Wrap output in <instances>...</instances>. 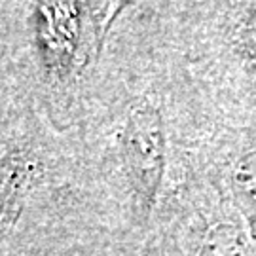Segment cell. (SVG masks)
<instances>
[{
  "label": "cell",
  "mask_w": 256,
  "mask_h": 256,
  "mask_svg": "<svg viewBox=\"0 0 256 256\" xmlns=\"http://www.w3.org/2000/svg\"><path fill=\"white\" fill-rule=\"evenodd\" d=\"M120 156L140 222L154 210L165 169V133L162 114L152 104L131 108L120 137Z\"/></svg>",
  "instance_id": "1"
},
{
  "label": "cell",
  "mask_w": 256,
  "mask_h": 256,
  "mask_svg": "<svg viewBox=\"0 0 256 256\" xmlns=\"http://www.w3.org/2000/svg\"><path fill=\"white\" fill-rule=\"evenodd\" d=\"M42 30L48 64L55 72H66L76 46V6L74 0H44Z\"/></svg>",
  "instance_id": "2"
},
{
  "label": "cell",
  "mask_w": 256,
  "mask_h": 256,
  "mask_svg": "<svg viewBox=\"0 0 256 256\" xmlns=\"http://www.w3.org/2000/svg\"><path fill=\"white\" fill-rule=\"evenodd\" d=\"M232 194L245 228L256 241V150L239 158L232 173Z\"/></svg>",
  "instance_id": "4"
},
{
  "label": "cell",
  "mask_w": 256,
  "mask_h": 256,
  "mask_svg": "<svg viewBox=\"0 0 256 256\" xmlns=\"http://www.w3.org/2000/svg\"><path fill=\"white\" fill-rule=\"evenodd\" d=\"M243 52H245V59L248 63V68L254 72L256 76V8L250 14L247 21V27L243 32Z\"/></svg>",
  "instance_id": "5"
},
{
  "label": "cell",
  "mask_w": 256,
  "mask_h": 256,
  "mask_svg": "<svg viewBox=\"0 0 256 256\" xmlns=\"http://www.w3.org/2000/svg\"><path fill=\"white\" fill-rule=\"evenodd\" d=\"M198 256H256V241L241 224L220 220L205 232Z\"/></svg>",
  "instance_id": "3"
}]
</instances>
